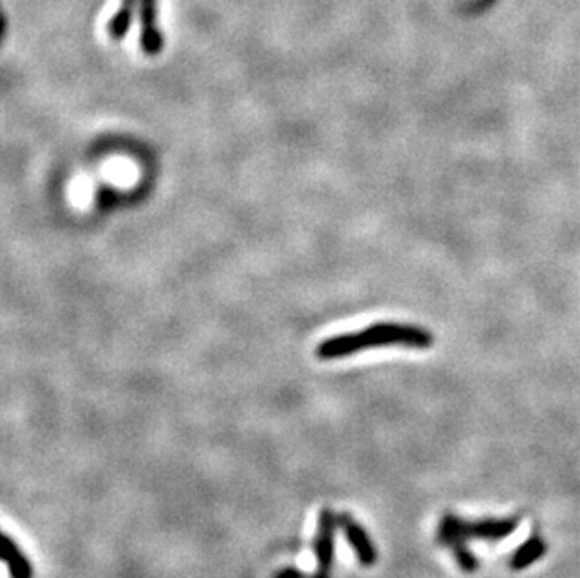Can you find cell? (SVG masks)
Instances as JSON below:
<instances>
[{
  "label": "cell",
  "mask_w": 580,
  "mask_h": 578,
  "mask_svg": "<svg viewBox=\"0 0 580 578\" xmlns=\"http://www.w3.org/2000/svg\"><path fill=\"white\" fill-rule=\"evenodd\" d=\"M434 342L427 328L402 323H374L363 330H353L325 338L316 348V357L319 361H337L355 353L367 351L370 348L381 346H408L427 349Z\"/></svg>",
  "instance_id": "cell-1"
},
{
  "label": "cell",
  "mask_w": 580,
  "mask_h": 578,
  "mask_svg": "<svg viewBox=\"0 0 580 578\" xmlns=\"http://www.w3.org/2000/svg\"><path fill=\"white\" fill-rule=\"evenodd\" d=\"M518 528V516L504 518V520H481L467 522L455 514H446L439 524L437 541L453 550L455 560L466 573H474L477 569L476 556L467 550V541L483 539V541H500L511 535Z\"/></svg>",
  "instance_id": "cell-2"
},
{
  "label": "cell",
  "mask_w": 580,
  "mask_h": 578,
  "mask_svg": "<svg viewBox=\"0 0 580 578\" xmlns=\"http://www.w3.org/2000/svg\"><path fill=\"white\" fill-rule=\"evenodd\" d=\"M339 528V516L335 511L323 509L318 518V534L314 539V556L316 571L310 578H329L335 562V537Z\"/></svg>",
  "instance_id": "cell-3"
},
{
  "label": "cell",
  "mask_w": 580,
  "mask_h": 578,
  "mask_svg": "<svg viewBox=\"0 0 580 578\" xmlns=\"http://www.w3.org/2000/svg\"><path fill=\"white\" fill-rule=\"evenodd\" d=\"M339 528H342L357 562L363 567H372L378 562V550L374 548L367 530L349 513L339 514Z\"/></svg>",
  "instance_id": "cell-4"
},
{
  "label": "cell",
  "mask_w": 580,
  "mask_h": 578,
  "mask_svg": "<svg viewBox=\"0 0 580 578\" xmlns=\"http://www.w3.org/2000/svg\"><path fill=\"white\" fill-rule=\"evenodd\" d=\"M142 49L154 57L163 47V38L156 26V0H142Z\"/></svg>",
  "instance_id": "cell-5"
},
{
  "label": "cell",
  "mask_w": 580,
  "mask_h": 578,
  "mask_svg": "<svg viewBox=\"0 0 580 578\" xmlns=\"http://www.w3.org/2000/svg\"><path fill=\"white\" fill-rule=\"evenodd\" d=\"M3 562L8 567V573L12 578H33L34 576V565L26 558V554L21 550V546L8 535H3Z\"/></svg>",
  "instance_id": "cell-6"
},
{
  "label": "cell",
  "mask_w": 580,
  "mask_h": 578,
  "mask_svg": "<svg viewBox=\"0 0 580 578\" xmlns=\"http://www.w3.org/2000/svg\"><path fill=\"white\" fill-rule=\"evenodd\" d=\"M545 550H546V544H545L543 539H539V537L530 539L528 543H524V544L516 550L513 560H511V567H513L515 571H520V569H524V567L532 565L536 560H539V558L545 554Z\"/></svg>",
  "instance_id": "cell-7"
},
{
  "label": "cell",
  "mask_w": 580,
  "mask_h": 578,
  "mask_svg": "<svg viewBox=\"0 0 580 578\" xmlns=\"http://www.w3.org/2000/svg\"><path fill=\"white\" fill-rule=\"evenodd\" d=\"M135 0H124V6L113 15V19L107 24V33L113 40H121L126 36L132 24V6Z\"/></svg>",
  "instance_id": "cell-8"
},
{
  "label": "cell",
  "mask_w": 580,
  "mask_h": 578,
  "mask_svg": "<svg viewBox=\"0 0 580 578\" xmlns=\"http://www.w3.org/2000/svg\"><path fill=\"white\" fill-rule=\"evenodd\" d=\"M274 578H309V576L297 567H286V569H280L279 573H276Z\"/></svg>",
  "instance_id": "cell-9"
}]
</instances>
